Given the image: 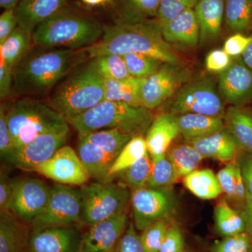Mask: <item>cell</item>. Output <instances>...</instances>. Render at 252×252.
I'll return each instance as SVG.
<instances>
[{"label":"cell","instance_id":"cell-30","mask_svg":"<svg viewBox=\"0 0 252 252\" xmlns=\"http://www.w3.org/2000/svg\"><path fill=\"white\" fill-rule=\"evenodd\" d=\"M186 188L203 200L216 198L222 193L217 175L210 169L195 170L185 177Z\"/></svg>","mask_w":252,"mask_h":252},{"label":"cell","instance_id":"cell-23","mask_svg":"<svg viewBox=\"0 0 252 252\" xmlns=\"http://www.w3.org/2000/svg\"><path fill=\"white\" fill-rule=\"evenodd\" d=\"M223 121L239 149L252 155V109L248 106H230L225 111Z\"/></svg>","mask_w":252,"mask_h":252},{"label":"cell","instance_id":"cell-21","mask_svg":"<svg viewBox=\"0 0 252 252\" xmlns=\"http://www.w3.org/2000/svg\"><path fill=\"white\" fill-rule=\"evenodd\" d=\"M225 0H198L194 7L200 28V44L216 40L224 21Z\"/></svg>","mask_w":252,"mask_h":252},{"label":"cell","instance_id":"cell-19","mask_svg":"<svg viewBox=\"0 0 252 252\" xmlns=\"http://www.w3.org/2000/svg\"><path fill=\"white\" fill-rule=\"evenodd\" d=\"M160 26L164 39L171 45L193 48L200 44V28L193 9L184 11Z\"/></svg>","mask_w":252,"mask_h":252},{"label":"cell","instance_id":"cell-47","mask_svg":"<svg viewBox=\"0 0 252 252\" xmlns=\"http://www.w3.org/2000/svg\"><path fill=\"white\" fill-rule=\"evenodd\" d=\"M235 174L236 161L228 162L223 168L217 174V178L222 191L226 194L230 199L234 200Z\"/></svg>","mask_w":252,"mask_h":252},{"label":"cell","instance_id":"cell-2","mask_svg":"<svg viewBox=\"0 0 252 252\" xmlns=\"http://www.w3.org/2000/svg\"><path fill=\"white\" fill-rule=\"evenodd\" d=\"M29 52L13 69L12 95L46 94L89 57L84 49H44Z\"/></svg>","mask_w":252,"mask_h":252},{"label":"cell","instance_id":"cell-51","mask_svg":"<svg viewBox=\"0 0 252 252\" xmlns=\"http://www.w3.org/2000/svg\"><path fill=\"white\" fill-rule=\"evenodd\" d=\"M238 160L246 189L247 196L252 198V155L240 152Z\"/></svg>","mask_w":252,"mask_h":252},{"label":"cell","instance_id":"cell-13","mask_svg":"<svg viewBox=\"0 0 252 252\" xmlns=\"http://www.w3.org/2000/svg\"><path fill=\"white\" fill-rule=\"evenodd\" d=\"M34 171L64 185L84 186L91 176L77 152L64 145L51 158L36 167Z\"/></svg>","mask_w":252,"mask_h":252},{"label":"cell","instance_id":"cell-50","mask_svg":"<svg viewBox=\"0 0 252 252\" xmlns=\"http://www.w3.org/2000/svg\"><path fill=\"white\" fill-rule=\"evenodd\" d=\"M17 27L14 9L4 10L0 16V44L4 43Z\"/></svg>","mask_w":252,"mask_h":252},{"label":"cell","instance_id":"cell-46","mask_svg":"<svg viewBox=\"0 0 252 252\" xmlns=\"http://www.w3.org/2000/svg\"><path fill=\"white\" fill-rule=\"evenodd\" d=\"M252 41V34L235 33L225 40L223 49L233 59L240 57L248 49Z\"/></svg>","mask_w":252,"mask_h":252},{"label":"cell","instance_id":"cell-52","mask_svg":"<svg viewBox=\"0 0 252 252\" xmlns=\"http://www.w3.org/2000/svg\"><path fill=\"white\" fill-rule=\"evenodd\" d=\"M13 69L3 63L0 64V97L7 98L12 95Z\"/></svg>","mask_w":252,"mask_h":252},{"label":"cell","instance_id":"cell-37","mask_svg":"<svg viewBox=\"0 0 252 252\" xmlns=\"http://www.w3.org/2000/svg\"><path fill=\"white\" fill-rule=\"evenodd\" d=\"M91 60H92L97 72L104 79L124 80L131 77L122 56L104 55Z\"/></svg>","mask_w":252,"mask_h":252},{"label":"cell","instance_id":"cell-29","mask_svg":"<svg viewBox=\"0 0 252 252\" xmlns=\"http://www.w3.org/2000/svg\"><path fill=\"white\" fill-rule=\"evenodd\" d=\"M32 34L18 26L16 30L0 44L1 63L14 69L31 50Z\"/></svg>","mask_w":252,"mask_h":252},{"label":"cell","instance_id":"cell-24","mask_svg":"<svg viewBox=\"0 0 252 252\" xmlns=\"http://www.w3.org/2000/svg\"><path fill=\"white\" fill-rule=\"evenodd\" d=\"M24 222L11 212L1 215L0 252H28L30 238Z\"/></svg>","mask_w":252,"mask_h":252},{"label":"cell","instance_id":"cell-3","mask_svg":"<svg viewBox=\"0 0 252 252\" xmlns=\"http://www.w3.org/2000/svg\"><path fill=\"white\" fill-rule=\"evenodd\" d=\"M103 28L95 18L66 6L35 28L32 42L44 49H83L100 39Z\"/></svg>","mask_w":252,"mask_h":252},{"label":"cell","instance_id":"cell-40","mask_svg":"<svg viewBox=\"0 0 252 252\" xmlns=\"http://www.w3.org/2000/svg\"><path fill=\"white\" fill-rule=\"evenodd\" d=\"M168 228L164 220H158L146 227L140 235L144 252H159Z\"/></svg>","mask_w":252,"mask_h":252},{"label":"cell","instance_id":"cell-15","mask_svg":"<svg viewBox=\"0 0 252 252\" xmlns=\"http://www.w3.org/2000/svg\"><path fill=\"white\" fill-rule=\"evenodd\" d=\"M219 92L230 106L243 107L252 101V69L242 56L234 58L230 67L219 77Z\"/></svg>","mask_w":252,"mask_h":252},{"label":"cell","instance_id":"cell-39","mask_svg":"<svg viewBox=\"0 0 252 252\" xmlns=\"http://www.w3.org/2000/svg\"><path fill=\"white\" fill-rule=\"evenodd\" d=\"M152 163V157L147 152L140 160L122 172L123 179L127 187L132 190L147 187Z\"/></svg>","mask_w":252,"mask_h":252},{"label":"cell","instance_id":"cell-6","mask_svg":"<svg viewBox=\"0 0 252 252\" xmlns=\"http://www.w3.org/2000/svg\"><path fill=\"white\" fill-rule=\"evenodd\" d=\"M7 122L14 151L42 134L69 125L67 119L49 102L30 97L12 102L7 109Z\"/></svg>","mask_w":252,"mask_h":252},{"label":"cell","instance_id":"cell-35","mask_svg":"<svg viewBox=\"0 0 252 252\" xmlns=\"http://www.w3.org/2000/svg\"><path fill=\"white\" fill-rule=\"evenodd\" d=\"M147 152L148 150L145 137L144 135H137L132 137L126 144L113 162L109 170L108 178L124 172L140 160Z\"/></svg>","mask_w":252,"mask_h":252},{"label":"cell","instance_id":"cell-22","mask_svg":"<svg viewBox=\"0 0 252 252\" xmlns=\"http://www.w3.org/2000/svg\"><path fill=\"white\" fill-rule=\"evenodd\" d=\"M193 146L205 158L221 162H231L241 151L226 128L212 135L186 142Z\"/></svg>","mask_w":252,"mask_h":252},{"label":"cell","instance_id":"cell-20","mask_svg":"<svg viewBox=\"0 0 252 252\" xmlns=\"http://www.w3.org/2000/svg\"><path fill=\"white\" fill-rule=\"evenodd\" d=\"M180 135L175 115L163 112L154 118L145 135L147 150L151 157L165 154L172 141Z\"/></svg>","mask_w":252,"mask_h":252},{"label":"cell","instance_id":"cell-34","mask_svg":"<svg viewBox=\"0 0 252 252\" xmlns=\"http://www.w3.org/2000/svg\"><path fill=\"white\" fill-rule=\"evenodd\" d=\"M217 231L224 237L245 232V220L241 212L230 206L225 200L217 204L215 210Z\"/></svg>","mask_w":252,"mask_h":252},{"label":"cell","instance_id":"cell-12","mask_svg":"<svg viewBox=\"0 0 252 252\" xmlns=\"http://www.w3.org/2000/svg\"><path fill=\"white\" fill-rule=\"evenodd\" d=\"M69 125L42 134L24 147L14 151L7 161L23 170L34 171L51 158L67 142Z\"/></svg>","mask_w":252,"mask_h":252},{"label":"cell","instance_id":"cell-4","mask_svg":"<svg viewBox=\"0 0 252 252\" xmlns=\"http://www.w3.org/2000/svg\"><path fill=\"white\" fill-rule=\"evenodd\" d=\"M103 100L104 78L89 60L60 81L48 102L69 122Z\"/></svg>","mask_w":252,"mask_h":252},{"label":"cell","instance_id":"cell-11","mask_svg":"<svg viewBox=\"0 0 252 252\" xmlns=\"http://www.w3.org/2000/svg\"><path fill=\"white\" fill-rule=\"evenodd\" d=\"M191 72L183 64L165 63L153 75L145 78L140 90L142 107L154 109L171 98L190 81Z\"/></svg>","mask_w":252,"mask_h":252},{"label":"cell","instance_id":"cell-5","mask_svg":"<svg viewBox=\"0 0 252 252\" xmlns=\"http://www.w3.org/2000/svg\"><path fill=\"white\" fill-rule=\"evenodd\" d=\"M154 119L150 109L142 106L103 100L68 123L79 136L113 128L137 136L146 135Z\"/></svg>","mask_w":252,"mask_h":252},{"label":"cell","instance_id":"cell-45","mask_svg":"<svg viewBox=\"0 0 252 252\" xmlns=\"http://www.w3.org/2000/svg\"><path fill=\"white\" fill-rule=\"evenodd\" d=\"M115 252H144L141 236L134 223H130L118 243Z\"/></svg>","mask_w":252,"mask_h":252},{"label":"cell","instance_id":"cell-25","mask_svg":"<svg viewBox=\"0 0 252 252\" xmlns=\"http://www.w3.org/2000/svg\"><path fill=\"white\" fill-rule=\"evenodd\" d=\"M180 135L185 142L203 138L225 128L223 118L198 114L176 116Z\"/></svg>","mask_w":252,"mask_h":252},{"label":"cell","instance_id":"cell-18","mask_svg":"<svg viewBox=\"0 0 252 252\" xmlns=\"http://www.w3.org/2000/svg\"><path fill=\"white\" fill-rule=\"evenodd\" d=\"M66 6V0H21L14 9L18 26L32 34L40 23Z\"/></svg>","mask_w":252,"mask_h":252},{"label":"cell","instance_id":"cell-17","mask_svg":"<svg viewBox=\"0 0 252 252\" xmlns=\"http://www.w3.org/2000/svg\"><path fill=\"white\" fill-rule=\"evenodd\" d=\"M82 236L73 226L33 230L28 252H78Z\"/></svg>","mask_w":252,"mask_h":252},{"label":"cell","instance_id":"cell-42","mask_svg":"<svg viewBox=\"0 0 252 252\" xmlns=\"http://www.w3.org/2000/svg\"><path fill=\"white\" fill-rule=\"evenodd\" d=\"M212 252H251L250 239L245 232L225 237L215 244Z\"/></svg>","mask_w":252,"mask_h":252},{"label":"cell","instance_id":"cell-53","mask_svg":"<svg viewBox=\"0 0 252 252\" xmlns=\"http://www.w3.org/2000/svg\"><path fill=\"white\" fill-rule=\"evenodd\" d=\"M245 224V233L250 242V250L252 252V198L247 196L246 203L241 212Z\"/></svg>","mask_w":252,"mask_h":252},{"label":"cell","instance_id":"cell-28","mask_svg":"<svg viewBox=\"0 0 252 252\" xmlns=\"http://www.w3.org/2000/svg\"><path fill=\"white\" fill-rule=\"evenodd\" d=\"M144 79L132 77L124 80L104 79V100L142 106L140 90Z\"/></svg>","mask_w":252,"mask_h":252},{"label":"cell","instance_id":"cell-31","mask_svg":"<svg viewBox=\"0 0 252 252\" xmlns=\"http://www.w3.org/2000/svg\"><path fill=\"white\" fill-rule=\"evenodd\" d=\"M252 0H225L224 21L230 32H252Z\"/></svg>","mask_w":252,"mask_h":252},{"label":"cell","instance_id":"cell-33","mask_svg":"<svg viewBox=\"0 0 252 252\" xmlns=\"http://www.w3.org/2000/svg\"><path fill=\"white\" fill-rule=\"evenodd\" d=\"M79 137L97 146L116 158L126 144L135 136L119 129L113 128L94 131Z\"/></svg>","mask_w":252,"mask_h":252},{"label":"cell","instance_id":"cell-54","mask_svg":"<svg viewBox=\"0 0 252 252\" xmlns=\"http://www.w3.org/2000/svg\"><path fill=\"white\" fill-rule=\"evenodd\" d=\"M242 58H243L245 64L252 69V41L250 43V45L248 46V49H247L243 56H242Z\"/></svg>","mask_w":252,"mask_h":252},{"label":"cell","instance_id":"cell-49","mask_svg":"<svg viewBox=\"0 0 252 252\" xmlns=\"http://www.w3.org/2000/svg\"><path fill=\"white\" fill-rule=\"evenodd\" d=\"M14 192V182H11L9 177L1 172L0 177V212L1 215L10 211L11 200Z\"/></svg>","mask_w":252,"mask_h":252},{"label":"cell","instance_id":"cell-38","mask_svg":"<svg viewBox=\"0 0 252 252\" xmlns=\"http://www.w3.org/2000/svg\"><path fill=\"white\" fill-rule=\"evenodd\" d=\"M122 57L129 74L135 78L150 77L165 63L160 60L144 54H129L124 55Z\"/></svg>","mask_w":252,"mask_h":252},{"label":"cell","instance_id":"cell-16","mask_svg":"<svg viewBox=\"0 0 252 252\" xmlns=\"http://www.w3.org/2000/svg\"><path fill=\"white\" fill-rule=\"evenodd\" d=\"M125 213L91 225L81 238L78 252H115L127 223Z\"/></svg>","mask_w":252,"mask_h":252},{"label":"cell","instance_id":"cell-9","mask_svg":"<svg viewBox=\"0 0 252 252\" xmlns=\"http://www.w3.org/2000/svg\"><path fill=\"white\" fill-rule=\"evenodd\" d=\"M83 203L80 190L56 184L51 187L47 205L31 222L33 230L48 227L72 226L82 220Z\"/></svg>","mask_w":252,"mask_h":252},{"label":"cell","instance_id":"cell-55","mask_svg":"<svg viewBox=\"0 0 252 252\" xmlns=\"http://www.w3.org/2000/svg\"><path fill=\"white\" fill-rule=\"evenodd\" d=\"M21 0H0V6L1 8L6 9H15Z\"/></svg>","mask_w":252,"mask_h":252},{"label":"cell","instance_id":"cell-32","mask_svg":"<svg viewBox=\"0 0 252 252\" xmlns=\"http://www.w3.org/2000/svg\"><path fill=\"white\" fill-rule=\"evenodd\" d=\"M165 155L173 165L178 179L196 170L204 158L196 149L188 143L170 146Z\"/></svg>","mask_w":252,"mask_h":252},{"label":"cell","instance_id":"cell-14","mask_svg":"<svg viewBox=\"0 0 252 252\" xmlns=\"http://www.w3.org/2000/svg\"><path fill=\"white\" fill-rule=\"evenodd\" d=\"M51 188L38 179L14 182L10 211L24 223H31L45 208Z\"/></svg>","mask_w":252,"mask_h":252},{"label":"cell","instance_id":"cell-10","mask_svg":"<svg viewBox=\"0 0 252 252\" xmlns=\"http://www.w3.org/2000/svg\"><path fill=\"white\" fill-rule=\"evenodd\" d=\"M131 205L134 224L138 230L158 220L171 216L177 207V198L169 187H145L131 192Z\"/></svg>","mask_w":252,"mask_h":252},{"label":"cell","instance_id":"cell-26","mask_svg":"<svg viewBox=\"0 0 252 252\" xmlns=\"http://www.w3.org/2000/svg\"><path fill=\"white\" fill-rule=\"evenodd\" d=\"M77 152L91 177L98 180L108 178L114 158L97 146L79 137Z\"/></svg>","mask_w":252,"mask_h":252},{"label":"cell","instance_id":"cell-41","mask_svg":"<svg viewBox=\"0 0 252 252\" xmlns=\"http://www.w3.org/2000/svg\"><path fill=\"white\" fill-rule=\"evenodd\" d=\"M198 1V0H160L157 19L161 26L184 11L194 9Z\"/></svg>","mask_w":252,"mask_h":252},{"label":"cell","instance_id":"cell-1","mask_svg":"<svg viewBox=\"0 0 252 252\" xmlns=\"http://www.w3.org/2000/svg\"><path fill=\"white\" fill-rule=\"evenodd\" d=\"M89 59L104 55H147L170 64H183L180 55L162 36L157 19L138 23L104 26L103 34L95 44L83 48Z\"/></svg>","mask_w":252,"mask_h":252},{"label":"cell","instance_id":"cell-57","mask_svg":"<svg viewBox=\"0 0 252 252\" xmlns=\"http://www.w3.org/2000/svg\"><path fill=\"white\" fill-rule=\"evenodd\" d=\"M251 32H252V16Z\"/></svg>","mask_w":252,"mask_h":252},{"label":"cell","instance_id":"cell-48","mask_svg":"<svg viewBox=\"0 0 252 252\" xmlns=\"http://www.w3.org/2000/svg\"><path fill=\"white\" fill-rule=\"evenodd\" d=\"M159 252H187L183 235L178 225L169 227Z\"/></svg>","mask_w":252,"mask_h":252},{"label":"cell","instance_id":"cell-7","mask_svg":"<svg viewBox=\"0 0 252 252\" xmlns=\"http://www.w3.org/2000/svg\"><path fill=\"white\" fill-rule=\"evenodd\" d=\"M166 102L165 112L175 116L198 114L223 118L225 112L223 99L209 77L189 81Z\"/></svg>","mask_w":252,"mask_h":252},{"label":"cell","instance_id":"cell-36","mask_svg":"<svg viewBox=\"0 0 252 252\" xmlns=\"http://www.w3.org/2000/svg\"><path fill=\"white\" fill-rule=\"evenodd\" d=\"M152 170L147 187H168L178 180L173 165L165 154L152 157Z\"/></svg>","mask_w":252,"mask_h":252},{"label":"cell","instance_id":"cell-43","mask_svg":"<svg viewBox=\"0 0 252 252\" xmlns=\"http://www.w3.org/2000/svg\"><path fill=\"white\" fill-rule=\"evenodd\" d=\"M14 151V142L7 122V109L1 104L0 107V154L7 160Z\"/></svg>","mask_w":252,"mask_h":252},{"label":"cell","instance_id":"cell-27","mask_svg":"<svg viewBox=\"0 0 252 252\" xmlns=\"http://www.w3.org/2000/svg\"><path fill=\"white\" fill-rule=\"evenodd\" d=\"M160 0H112L117 22L138 23L157 19Z\"/></svg>","mask_w":252,"mask_h":252},{"label":"cell","instance_id":"cell-44","mask_svg":"<svg viewBox=\"0 0 252 252\" xmlns=\"http://www.w3.org/2000/svg\"><path fill=\"white\" fill-rule=\"evenodd\" d=\"M233 59L223 49H214L205 58V68L210 72L220 74L230 67Z\"/></svg>","mask_w":252,"mask_h":252},{"label":"cell","instance_id":"cell-56","mask_svg":"<svg viewBox=\"0 0 252 252\" xmlns=\"http://www.w3.org/2000/svg\"><path fill=\"white\" fill-rule=\"evenodd\" d=\"M84 4L89 5V6H99V5H104L112 3V0H81Z\"/></svg>","mask_w":252,"mask_h":252},{"label":"cell","instance_id":"cell-8","mask_svg":"<svg viewBox=\"0 0 252 252\" xmlns=\"http://www.w3.org/2000/svg\"><path fill=\"white\" fill-rule=\"evenodd\" d=\"M82 220L92 225L125 213L131 193L124 186L94 183L81 187Z\"/></svg>","mask_w":252,"mask_h":252}]
</instances>
